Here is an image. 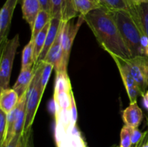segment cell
Listing matches in <instances>:
<instances>
[{
  "mask_svg": "<svg viewBox=\"0 0 148 147\" xmlns=\"http://www.w3.org/2000/svg\"><path fill=\"white\" fill-rule=\"evenodd\" d=\"M143 141H144V135H143V138H142L141 141L138 143V144H136L134 147H143Z\"/></svg>",
  "mask_w": 148,
  "mask_h": 147,
  "instance_id": "cell-34",
  "label": "cell"
},
{
  "mask_svg": "<svg viewBox=\"0 0 148 147\" xmlns=\"http://www.w3.org/2000/svg\"><path fill=\"white\" fill-rule=\"evenodd\" d=\"M125 61L143 96L148 90V57L138 56Z\"/></svg>",
  "mask_w": 148,
  "mask_h": 147,
  "instance_id": "cell-5",
  "label": "cell"
},
{
  "mask_svg": "<svg viewBox=\"0 0 148 147\" xmlns=\"http://www.w3.org/2000/svg\"><path fill=\"white\" fill-rule=\"evenodd\" d=\"M31 131L32 129L30 128L27 132H23V134H16L10 142L4 147H25L27 138Z\"/></svg>",
  "mask_w": 148,
  "mask_h": 147,
  "instance_id": "cell-24",
  "label": "cell"
},
{
  "mask_svg": "<svg viewBox=\"0 0 148 147\" xmlns=\"http://www.w3.org/2000/svg\"><path fill=\"white\" fill-rule=\"evenodd\" d=\"M35 66L34 61V43L33 39L30 38V41L25 46L22 53L21 70Z\"/></svg>",
  "mask_w": 148,
  "mask_h": 147,
  "instance_id": "cell-19",
  "label": "cell"
},
{
  "mask_svg": "<svg viewBox=\"0 0 148 147\" xmlns=\"http://www.w3.org/2000/svg\"><path fill=\"white\" fill-rule=\"evenodd\" d=\"M49 110L50 111L51 113H52L53 115H56V102H55V99H51L49 101Z\"/></svg>",
  "mask_w": 148,
  "mask_h": 147,
  "instance_id": "cell-30",
  "label": "cell"
},
{
  "mask_svg": "<svg viewBox=\"0 0 148 147\" xmlns=\"http://www.w3.org/2000/svg\"><path fill=\"white\" fill-rule=\"evenodd\" d=\"M49 26H50V22L48 23L44 28L37 35L36 37L33 39V43H34V61H35V65L38 62L40 56V53H41L42 50H43V47H44L45 42H46V36H47L48 31H49Z\"/></svg>",
  "mask_w": 148,
  "mask_h": 147,
  "instance_id": "cell-21",
  "label": "cell"
},
{
  "mask_svg": "<svg viewBox=\"0 0 148 147\" xmlns=\"http://www.w3.org/2000/svg\"><path fill=\"white\" fill-rule=\"evenodd\" d=\"M20 97L17 92L12 89H5L1 90L0 95V110L8 114L18 104Z\"/></svg>",
  "mask_w": 148,
  "mask_h": 147,
  "instance_id": "cell-15",
  "label": "cell"
},
{
  "mask_svg": "<svg viewBox=\"0 0 148 147\" xmlns=\"http://www.w3.org/2000/svg\"><path fill=\"white\" fill-rule=\"evenodd\" d=\"M38 1L40 2V6H41L42 10L49 12V13L51 14V0H38Z\"/></svg>",
  "mask_w": 148,
  "mask_h": 147,
  "instance_id": "cell-29",
  "label": "cell"
},
{
  "mask_svg": "<svg viewBox=\"0 0 148 147\" xmlns=\"http://www.w3.org/2000/svg\"><path fill=\"white\" fill-rule=\"evenodd\" d=\"M74 4L77 14L82 17L102 7L100 0H74Z\"/></svg>",
  "mask_w": 148,
  "mask_h": 147,
  "instance_id": "cell-18",
  "label": "cell"
},
{
  "mask_svg": "<svg viewBox=\"0 0 148 147\" xmlns=\"http://www.w3.org/2000/svg\"><path fill=\"white\" fill-rule=\"evenodd\" d=\"M52 16L51 13L45 10H40L36 19L33 30H31V38L34 39L37 35L44 28L45 26L50 22Z\"/></svg>",
  "mask_w": 148,
  "mask_h": 147,
  "instance_id": "cell-20",
  "label": "cell"
},
{
  "mask_svg": "<svg viewBox=\"0 0 148 147\" xmlns=\"http://www.w3.org/2000/svg\"><path fill=\"white\" fill-rule=\"evenodd\" d=\"M52 17H58L62 21L67 22L77 15L74 0H51Z\"/></svg>",
  "mask_w": 148,
  "mask_h": 147,
  "instance_id": "cell-10",
  "label": "cell"
},
{
  "mask_svg": "<svg viewBox=\"0 0 148 147\" xmlns=\"http://www.w3.org/2000/svg\"><path fill=\"white\" fill-rule=\"evenodd\" d=\"M35 66L27 68L24 70L20 71L17 81L13 85L12 89L15 91L18 95L19 97H21L27 91L34 75Z\"/></svg>",
  "mask_w": 148,
  "mask_h": 147,
  "instance_id": "cell-14",
  "label": "cell"
},
{
  "mask_svg": "<svg viewBox=\"0 0 148 147\" xmlns=\"http://www.w3.org/2000/svg\"><path fill=\"white\" fill-rule=\"evenodd\" d=\"M129 3H130V6L133 7V6H138L144 3H148V0H128Z\"/></svg>",
  "mask_w": 148,
  "mask_h": 147,
  "instance_id": "cell-31",
  "label": "cell"
},
{
  "mask_svg": "<svg viewBox=\"0 0 148 147\" xmlns=\"http://www.w3.org/2000/svg\"><path fill=\"white\" fill-rule=\"evenodd\" d=\"M56 81H55L54 92H70L72 91L70 80L67 72L62 71L56 73Z\"/></svg>",
  "mask_w": 148,
  "mask_h": 147,
  "instance_id": "cell-23",
  "label": "cell"
},
{
  "mask_svg": "<svg viewBox=\"0 0 148 147\" xmlns=\"http://www.w3.org/2000/svg\"><path fill=\"white\" fill-rule=\"evenodd\" d=\"M20 45L19 35L16 34L10 40H7L1 46V54L0 60V89H8L12 70L14 56Z\"/></svg>",
  "mask_w": 148,
  "mask_h": 147,
  "instance_id": "cell-4",
  "label": "cell"
},
{
  "mask_svg": "<svg viewBox=\"0 0 148 147\" xmlns=\"http://www.w3.org/2000/svg\"><path fill=\"white\" fill-rule=\"evenodd\" d=\"M63 23H62V25L56 37V40L53 43L51 47L49 48L46 57L43 61L53 65L56 73L62 71L67 72V70L65 69L63 64V52H62V31Z\"/></svg>",
  "mask_w": 148,
  "mask_h": 147,
  "instance_id": "cell-9",
  "label": "cell"
},
{
  "mask_svg": "<svg viewBox=\"0 0 148 147\" xmlns=\"http://www.w3.org/2000/svg\"><path fill=\"white\" fill-rule=\"evenodd\" d=\"M18 0H6L0 12V45L7 40L12 19Z\"/></svg>",
  "mask_w": 148,
  "mask_h": 147,
  "instance_id": "cell-8",
  "label": "cell"
},
{
  "mask_svg": "<svg viewBox=\"0 0 148 147\" xmlns=\"http://www.w3.org/2000/svg\"><path fill=\"white\" fill-rule=\"evenodd\" d=\"M130 12L138 24L142 32L148 37V3L133 6Z\"/></svg>",
  "mask_w": 148,
  "mask_h": 147,
  "instance_id": "cell-16",
  "label": "cell"
},
{
  "mask_svg": "<svg viewBox=\"0 0 148 147\" xmlns=\"http://www.w3.org/2000/svg\"><path fill=\"white\" fill-rule=\"evenodd\" d=\"M102 7L111 12L121 10L130 11L131 9L128 0H100Z\"/></svg>",
  "mask_w": 148,
  "mask_h": 147,
  "instance_id": "cell-22",
  "label": "cell"
},
{
  "mask_svg": "<svg viewBox=\"0 0 148 147\" xmlns=\"http://www.w3.org/2000/svg\"><path fill=\"white\" fill-rule=\"evenodd\" d=\"M42 62H43V69H42L41 75H40V83H41L42 90L44 92L46 85H47L49 78H50L52 70L54 69V68H53V65H51V63H46L44 61Z\"/></svg>",
  "mask_w": 148,
  "mask_h": 147,
  "instance_id": "cell-26",
  "label": "cell"
},
{
  "mask_svg": "<svg viewBox=\"0 0 148 147\" xmlns=\"http://www.w3.org/2000/svg\"><path fill=\"white\" fill-rule=\"evenodd\" d=\"M119 147H121V146H119Z\"/></svg>",
  "mask_w": 148,
  "mask_h": 147,
  "instance_id": "cell-35",
  "label": "cell"
},
{
  "mask_svg": "<svg viewBox=\"0 0 148 147\" xmlns=\"http://www.w3.org/2000/svg\"><path fill=\"white\" fill-rule=\"evenodd\" d=\"M132 127L129 125H124L121 128V133H120V146L121 147H132L131 135L132 131Z\"/></svg>",
  "mask_w": 148,
  "mask_h": 147,
  "instance_id": "cell-25",
  "label": "cell"
},
{
  "mask_svg": "<svg viewBox=\"0 0 148 147\" xmlns=\"http://www.w3.org/2000/svg\"><path fill=\"white\" fill-rule=\"evenodd\" d=\"M83 22H85L84 17L79 15L77 22L75 24L72 22V20L64 22L63 23L62 31V48L63 52V64L66 70L74 40Z\"/></svg>",
  "mask_w": 148,
  "mask_h": 147,
  "instance_id": "cell-6",
  "label": "cell"
},
{
  "mask_svg": "<svg viewBox=\"0 0 148 147\" xmlns=\"http://www.w3.org/2000/svg\"><path fill=\"white\" fill-rule=\"evenodd\" d=\"M43 69V62L35 65V71L33 80L26 92V118L24 127V132H27L31 128L34 118L36 116L40 101L43 96L40 83V75Z\"/></svg>",
  "mask_w": 148,
  "mask_h": 147,
  "instance_id": "cell-3",
  "label": "cell"
},
{
  "mask_svg": "<svg viewBox=\"0 0 148 147\" xmlns=\"http://www.w3.org/2000/svg\"><path fill=\"white\" fill-rule=\"evenodd\" d=\"M25 147H34L33 146V135H32V131L30 133V135H29L28 138H27V143H26Z\"/></svg>",
  "mask_w": 148,
  "mask_h": 147,
  "instance_id": "cell-33",
  "label": "cell"
},
{
  "mask_svg": "<svg viewBox=\"0 0 148 147\" xmlns=\"http://www.w3.org/2000/svg\"><path fill=\"white\" fill-rule=\"evenodd\" d=\"M85 22L96 37L100 46L112 56L128 59L132 58L111 12L101 7L84 17Z\"/></svg>",
  "mask_w": 148,
  "mask_h": 147,
  "instance_id": "cell-1",
  "label": "cell"
},
{
  "mask_svg": "<svg viewBox=\"0 0 148 147\" xmlns=\"http://www.w3.org/2000/svg\"><path fill=\"white\" fill-rule=\"evenodd\" d=\"M120 33L131 52L132 57L143 56L141 47V29L130 11L121 10L112 12Z\"/></svg>",
  "mask_w": 148,
  "mask_h": 147,
  "instance_id": "cell-2",
  "label": "cell"
},
{
  "mask_svg": "<svg viewBox=\"0 0 148 147\" xmlns=\"http://www.w3.org/2000/svg\"><path fill=\"white\" fill-rule=\"evenodd\" d=\"M19 110V102L17 106L7 114V128H6L5 137L3 144H1L0 147H4L10 142L13 137L15 135L14 132V127H15L16 119H17V112Z\"/></svg>",
  "mask_w": 148,
  "mask_h": 147,
  "instance_id": "cell-17",
  "label": "cell"
},
{
  "mask_svg": "<svg viewBox=\"0 0 148 147\" xmlns=\"http://www.w3.org/2000/svg\"><path fill=\"white\" fill-rule=\"evenodd\" d=\"M7 114L0 110V146L3 144L7 128Z\"/></svg>",
  "mask_w": 148,
  "mask_h": 147,
  "instance_id": "cell-27",
  "label": "cell"
},
{
  "mask_svg": "<svg viewBox=\"0 0 148 147\" xmlns=\"http://www.w3.org/2000/svg\"><path fill=\"white\" fill-rule=\"evenodd\" d=\"M142 97H143V105H144L145 108L148 110V90Z\"/></svg>",
  "mask_w": 148,
  "mask_h": 147,
  "instance_id": "cell-32",
  "label": "cell"
},
{
  "mask_svg": "<svg viewBox=\"0 0 148 147\" xmlns=\"http://www.w3.org/2000/svg\"><path fill=\"white\" fill-rule=\"evenodd\" d=\"M143 119V112L137 102L130 105L122 112V120L124 124L132 128H138Z\"/></svg>",
  "mask_w": 148,
  "mask_h": 147,
  "instance_id": "cell-12",
  "label": "cell"
},
{
  "mask_svg": "<svg viewBox=\"0 0 148 147\" xmlns=\"http://www.w3.org/2000/svg\"><path fill=\"white\" fill-rule=\"evenodd\" d=\"M41 10L38 0H22L23 17L29 24L31 30L33 28L36 17Z\"/></svg>",
  "mask_w": 148,
  "mask_h": 147,
  "instance_id": "cell-13",
  "label": "cell"
},
{
  "mask_svg": "<svg viewBox=\"0 0 148 147\" xmlns=\"http://www.w3.org/2000/svg\"><path fill=\"white\" fill-rule=\"evenodd\" d=\"M112 58L115 61L119 71L120 72V75H121V77L124 82L130 103L137 102V97L140 95L142 96V94L128 66H127L125 59H121V58L116 57V56H112Z\"/></svg>",
  "mask_w": 148,
  "mask_h": 147,
  "instance_id": "cell-7",
  "label": "cell"
},
{
  "mask_svg": "<svg viewBox=\"0 0 148 147\" xmlns=\"http://www.w3.org/2000/svg\"><path fill=\"white\" fill-rule=\"evenodd\" d=\"M62 23H63V21L62 19L58 18V17H52L50 22V26H49V31H48L47 36H46L44 47L39 56L38 61L36 63L43 61V59H45L49 48L51 47L53 43L56 40V37H57L61 27L62 25Z\"/></svg>",
  "mask_w": 148,
  "mask_h": 147,
  "instance_id": "cell-11",
  "label": "cell"
},
{
  "mask_svg": "<svg viewBox=\"0 0 148 147\" xmlns=\"http://www.w3.org/2000/svg\"><path fill=\"white\" fill-rule=\"evenodd\" d=\"M143 135H144V133H143L139 130L138 128H132L131 135L132 144V146H134L136 144H138V143L141 141L142 138H143Z\"/></svg>",
  "mask_w": 148,
  "mask_h": 147,
  "instance_id": "cell-28",
  "label": "cell"
}]
</instances>
